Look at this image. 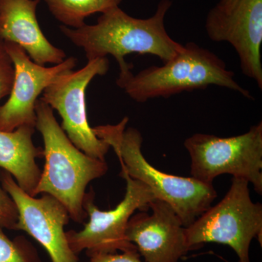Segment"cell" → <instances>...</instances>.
Wrapping results in <instances>:
<instances>
[{"label": "cell", "instance_id": "cell-1", "mask_svg": "<svg viewBox=\"0 0 262 262\" xmlns=\"http://www.w3.org/2000/svg\"><path fill=\"white\" fill-rule=\"evenodd\" d=\"M171 6L170 0H161L155 14L146 19L134 18L117 7L102 13L94 25L85 24L79 29L62 25L60 29L83 50L88 61L110 55L122 73L132 70V64L125 61L127 55H152L165 63L182 50L183 45L173 40L165 29V16Z\"/></svg>", "mask_w": 262, "mask_h": 262}, {"label": "cell", "instance_id": "cell-2", "mask_svg": "<svg viewBox=\"0 0 262 262\" xmlns=\"http://www.w3.org/2000/svg\"><path fill=\"white\" fill-rule=\"evenodd\" d=\"M35 113V128L42 135L46 160L35 196L50 194L67 208L71 220L83 223L88 219L83 207L86 188L107 173V163L79 149L60 126L53 108L39 98Z\"/></svg>", "mask_w": 262, "mask_h": 262}, {"label": "cell", "instance_id": "cell-3", "mask_svg": "<svg viewBox=\"0 0 262 262\" xmlns=\"http://www.w3.org/2000/svg\"><path fill=\"white\" fill-rule=\"evenodd\" d=\"M128 117L116 125L93 127L94 134L113 148L121 170L145 184L156 199L171 206L187 227L211 206L217 196L213 184L191 177L164 173L151 165L141 151L143 137L137 129L126 127Z\"/></svg>", "mask_w": 262, "mask_h": 262}, {"label": "cell", "instance_id": "cell-4", "mask_svg": "<svg viewBox=\"0 0 262 262\" xmlns=\"http://www.w3.org/2000/svg\"><path fill=\"white\" fill-rule=\"evenodd\" d=\"M233 72L209 50L188 42L161 67L151 66L134 75L132 70L119 74L117 86L139 103L155 98H169L184 91L217 85L236 91L251 99L248 90L234 79Z\"/></svg>", "mask_w": 262, "mask_h": 262}, {"label": "cell", "instance_id": "cell-5", "mask_svg": "<svg viewBox=\"0 0 262 262\" xmlns=\"http://www.w3.org/2000/svg\"><path fill=\"white\" fill-rule=\"evenodd\" d=\"M248 185L245 179L233 177L223 199L185 227L192 251L216 243L232 248L239 262H250L252 239L258 237L261 245L262 206L253 203Z\"/></svg>", "mask_w": 262, "mask_h": 262}, {"label": "cell", "instance_id": "cell-6", "mask_svg": "<svg viewBox=\"0 0 262 262\" xmlns=\"http://www.w3.org/2000/svg\"><path fill=\"white\" fill-rule=\"evenodd\" d=\"M191 158V177L213 184L219 176L230 174L252 184L262 194V122L232 137L195 134L184 143Z\"/></svg>", "mask_w": 262, "mask_h": 262}, {"label": "cell", "instance_id": "cell-7", "mask_svg": "<svg viewBox=\"0 0 262 262\" xmlns=\"http://www.w3.org/2000/svg\"><path fill=\"white\" fill-rule=\"evenodd\" d=\"M120 176L126 182V191L122 201L114 209L106 211L98 209L94 203L93 189L86 193L83 207L89 222L78 232H66L71 249L77 256L83 251L91 257L100 253L137 250L125 236L127 224L136 210L147 211L150 203L156 198L147 186L130 178L123 170Z\"/></svg>", "mask_w": 262, "mask_h": 262}, {"label": "cell", "instance_id": "cell-8", "mask_svg": "<svg viewBox=\"0 0 262 262\" xmlns=\"http://www.w3.org/2000/svg\"><path fill=\"white\" fill-rule=\"evenodd\" d=\"M108 69V58H102L88 61L80 70L65 71L45 89L39 98L59 114L62 129L70 141L86 155L100 160H105L110 146L90 126L85 91L95 77L106 75Z\"/></svg>", "mask_w": 262, "mask_h": 262}, {"label": "cell", "instance_id": "cell-9", "mask_svg": "<svg viewBox=\"0 0 262 262\" xmlns=\"http://www.w3.org/2000/svg\"><path fill=\"white\" fill-rule=\"evenodd\" d=\"M0 182L16 206L15 230L24 231L35 239L47 251L52 262H79L66 236L64 227L70 216L63 205L50 194L39 198L29 195L5 170L0 171Z\"/></svg>", "mask_w": 262, "mask_h": 262}, {"label": "cell", "instance_id": "cell-10", "mask_svg": "<svg viewBox=\"0 0 262 262\" xmlns=\"http://www.w3.org/2000/svg\"><path fill=\"white\" fill-rule=\"evenodd\" d=\"M205 27L212 41L229 42L234 48L244 75L262 89V0H239L229 13L213 7Z\"/></svg>", "mask_w": 262, "mask_h": 262}, {"label": "cell", "instance_id": "cell-11", "mask_svg": "<svg viewBox=\"0 0 262 262\" xmlns=\"http://www.w3.org/2000/svg\"><path fill=\"white\" fill-rule=\"evenodd\" d=\"M15 67V78L8 101L0 106V130L13 131L22 125L35 127V106L39 95L62 72L73 70L75 57L59 64L46 67L34 63L18 45L5 41Z\"/></svg>", "mask_w": 262, "mask_h": 262}, {"label": "cell", "instance_id": "cell-12", "mask_svg": "<svg viewBox=\"0 0 262 262\" xmlns=\"http://www.w3.org/2000/svg\"><path fill=\"white\" fill-rule=\"evenodd\" d=\"M151 213L140 211L131 216L125 236L135 245L145 262H179L189 251L185 227L168 203L155 199Z\"/></svg>", "mask_w": 262, "mask_h": 262}, {"label": "cell", "instance_id": "cell-13", "mask_svg": "<svg viewBox=\"0 0 262 262\" xmlns=\"http://www.w3.org/2000/svg\"><path fill=\"white\" fill-rule=\"evenodd\" d=\"M39 3L40 0H0V38L18 45L37 64H59L67 55L43 34L36 14Z\"/></svg>", "mask_w": 262, "mask_h": 262}, {"label": "cell", "instance_id": "cell-14", "mask_svg": "<svg viewBox=\"0 0 262 262\" xmlns=\"http://www.w3.org/2000/svg\"><path fill=\"white\" fill-rule=\"evenodd\" d=\"M35 127L22 125L13 131L0 130V168L10 173L20 189L32 196L40 179L42 170L36 160L42 149L33 142Z\"/></svg>", "mask_w": 262, "mask_h": 262}, {"label": "cell", "instance_id": "cell-15", "mask_svg": "<svg viewBox=\"0 0 262 262\" xmlns=\"http://www.w3.org/2000/svg\"><path fill=\"white\" fill-rule=\"evenodd\" d=\"M48 9L63 26L79 29L84 20L95 13H103L119 7L122 0H44Z\"/></svg>", "mask_w": 262, "mask_h": 262}, {"label": "cell", "instance_id": "cell-16", "mask_svg": "<svg viewBox=\"0 0 262 262\" xmlns=\"http://www.w3.org/2000/svg\"><path fill=\"white\" fill-rule=\"evenodd\" d=\"M0 262H42L34 246L24 236L10 239L0 228Z\"/></svg>", "mask_w": 262, "mask_h": 262}, {"label": "cell", "instance_id": "cell-17", "mask_svg": "<svg viewBox=\"0 0 262 262\" xmlns=\"http://www.w3.org/2000/svg\"><path fill=\"white\" fill-rule=\"evenodd\" d=\"M14 78V64L7 52L5 41L0 38V101L9 96Z\"/></svg>", "mask_w": 262, "mask_h": 262}, {"label": "cell", "instance_id": "cell-18", "mask_svg": "<svg viewBox=\"0 0 262 262\" xmlns=\"http://www.w3.org/2000/svg\"><path fill=\"white\" fill-rule=\"evenodd\" d=\"M18 211L14 201L3 189L0 182V228L15 230Z\"/></svg>", "mask_w": 262, "mask_h": 262}, {"label": "cell", "instance_id": "cell-19", "mask_svg": "<svg viewBox=\"0 0 262 262\" xmlns=\"http://www.w3.org/2000/svg\"><path fill=\"white\" fill-rule=\"evenodd\" d=\"M137 250L121 253H100L91 256L89 262H143Z\"/></svg>", "mask_w": 262, "mask_h": 262}, {"label": "cell", "instance_id": "cell-20", "mask_svg": "<svg viewBox=\"0 0 262 262\" xmlns=\"http://www.w3.org/2000/svg\"><path fill=\"white\" fill-rule=\"evenodd\" d=\"M238 1L239 0H220L215 6L225 13H229L235 7Z\"/></svg>", "mask_w": 262, "mask_h": 262}]
</instances>
